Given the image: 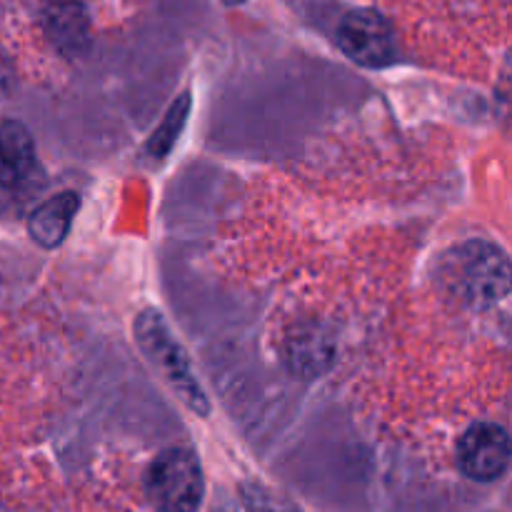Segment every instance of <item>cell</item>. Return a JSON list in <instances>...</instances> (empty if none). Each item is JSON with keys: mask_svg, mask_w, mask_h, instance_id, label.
<instances>
[{"mask_svg": "<svg viewBox=\"0 0 512 512\" xmlns=\"http://www.w3.org/2000/svg\"><path fill=\"white\" fill-rule=\"evenodd\" d=\"M443 283L458 303L475 310L493 308L510 293V263L498 245L473 240L448 255Z\"/></svg>", "mask_w": 512, "mask_h": 512, "instance_id": "cell-1", "label": "cell"}, {"mask_svg": "<svg viewBox=\"0 0 512 512\" xmlns=\"http://www.w3.org/2000/svg\"><path fill=\"white\" fill-rule=\"evenodd\" d=\"M203 490V470L190 450H165L150 468L148 493L163 512H195Z\"/></svg>", "mask_w": 512, "mask_h": 512, "instance_id": "cell-2", "label": "cell"}, {"mask_svg": "<svg viewBox=\"0 0 512 512\" xmlns=\"http://www.w3.org/2000/svg\"><path fill=\"white\" fill-rule=\"evenodd\" d=\"M135 333H138L140 345H143L148 358L155 363V368H158L160 373L170 380V385L183 395L185 403H188L190 408L198 410V413H208L205 395L200 393V388L195 385L188 368V360H185V353L173 340L170 330L165 328L163 318H160L155 310H148V313H143L138 318Z\"/></svg>", "mask_w": 512, "mask_h": 512, "instance_id": "cell-3", "label": "cell"}, {"mask_svg": "<svg viewBox=\"0 0 512 512\" xmlns=\"http://www.w3.org/2000/svg\"><path fill=\"white\" fill-rule=\"evenodd\" d=\"M338 45L365 68H383L393 60V30L383 15L370 8L350 10L340 20Z\"/></svg>", "mask_w": 512, "mask_h": 512, "instance_id": "cell-4", "label": "cell"}, {"mask_svg": "<svg viewBox=\"0 0 512 512\" xmlns=\"http://www.w3.org/2000/svg\"><path fill=\"white\" fill-rule=\"evenodd\" d=\"M510 460V440L508 433L498 425L480 423L473 425L468 433L460 438L458 463L468 478L488 483L500 478L508 468Z\"/></svg>", "mask_w": 512, "mask_h": 512, "instance_id": "cell-5", "label": "cell"}, {"mask_svg": "<svg viewBox=\"0 0 512 512\" xmlns=\"http://www.w3.org/2000/svg\"><path fill=\"white\" fill-rule=\"evenodd\" d=\"M45 30L63 53L75 55L88 48V15L78 0H50L45 5Z\"/></svg>", "mask_w": 512, "mask_h": 512, "instance_id": "cell-6", "label": "cell"}, {"mask_svg": "<svg viewBox=\"0 0 512 512\" xmlns=\"http://www.w3.org/2000/svg\"><path fill=\"white\" fill-rule=\"evenodd\" d=\"M75 213H78V195L75 193H60L55 198L45 200L28 220V230L33 240L43 248H55L63 243L68 235L70 223H73Z\"/></svg>", "mask_w": 512, "mask_h": 512, "instance_id": "cell-7", "label": "cell"}, {"mask_svg": "<svg viewBox=\"0 0 512 512\" xmlns=\"http://www.w3.org/2000/svg\"><path fill=\"white\" fill-rule=\"evenodd\" d=\"M33 138L20 123H0V185H18L33 168Z\"/></svg>", "mask_w": 512, "mask_h": 512, "instance_id": "cell-8", "label": "cell"}, {"mask_svg": "<svg viewBox=\"0 0 512 512\" xmlns=\"http://www.w3.org/2000/svg\"><path fill=\"white\" fill-rule=\"evenodd\" d=\"M330 355H333V348H330L328 338H325L323 333H318L315 328L295 333L293 338H290L288 360L290 368L298 370V373L318 375L320 370L328 368Z\"/></svg>", "mask_w": 512, "mask_h": 512, "instance_id": "cell-9", "label": "cell"}, {"mask_svg": "<svg viewBox=\"0 0 512 512\" xmlns=\"http://www.w3.org/2000/svg\"><path fill=\"white\" fill-rule=\"evenodd\" d=\"M240 493H243V503L248 512H300L288 498L270 490L268 485L255 483V480L253 483H245Z\"/></svg>", "mask_w": 512, "mask_h": 512, "instance_id": "cell-10", "label": "cell"}, {"mask_svg": "<svg viewBox=\"0 0 512 512\" xmlns=\"http://www.w3.org/2000/svg\"><path fill=\"white\" fill-rule=\"evenodd\" d=\"M185 108H188V95H183V100H180L178 105H175V115L170 113L168 115V123H165V128H160L158 133H155L153 138V148L160 150L163 153L165 148H170V143L175 140V133H178V128L183 125V118H185Z\"/></svg>", "mask_w": 512, "mask_h": 512, "instance_id": "cell-11", "label": "cell"}, {"mask_svg": "<svg viewBox=\"0 0 512 512\" xmlns=\"http://www.w3.org/2000/svg\"><path fill=\"white\" fill-rule=\"evenodd\" d=\"M225 3H228V5H240V3H243V0H225Z\"/></svg>", "mask_w": 512, "mask_h": 512, "instance_id": "cell-12", "label": "cell"}]
</instances>
